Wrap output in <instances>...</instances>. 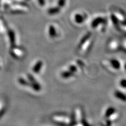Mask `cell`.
<instances>
[{
    "label": "cell",
    "instance_id": "obj_1",
    "mask_svg": "<svg viewBox=\"0 0 126 126\" xmlns=\"http://www.w3.org/2000/svg\"><path fill=\"white\" fill-rule=\"evenodd\" d=\"M115 95L116 97H119V99H120L121 100L126 101V96L125 94H124L123 93L119 92H116L115 93Z\"/></svg>",
    "mask_w": 126,
    "mask_h": 126
},
{
    "label": "cell",
    "instance_id": "obj_2",
    "mask_svg": "<svg viewBox=\"0 0 126 126\" xmlns=\"http://www.w3.org/2000/svg\"><path fill=\"white\" fill-rule=\"evenodd\" d=\"M42 67V63L38 62L36 64L33 68V71L35 72H38L40 70V68Z\"/></svg>",
    "mask_w": 126,
    "mask_h": 126
},
{
    "label": "cell",
    "instance_id": "obj_3",
    "mask_svg": "<svg viewBox=\"0 0 126 126\" xmlns=\"http://www.w3.org/2000/svg\"><path fill=\"white\" fill-rule=\"evenodd\" d=\"M9 36L11 37V44L12 45L14 44H15V36H14V33L12 32H9Z\"/></svg>",
    "mask_w": 126,
    "mask_h": 126
},
{
    "label": "cell",
    "instance_id": "obj_4",
    "mask_svg": "<svg viewBox=\"0 0 126 126\" xmlns=\"http://www.w3.org/2000/svg\"><path fill=\"white\" fill-rule=\"evenodd\" d=\"M111 61H111V63H113V66H114L115 68H119L120 67L119 63L116 60H111Z\"/></svg>",
    "mask_w": 126,
    "mask_h": 126
},
{
    "label": "cell",
    "instance_id": "obj_5",
    "mask_svg": "<svg viewBox=\"0 0 126 126\" xmlns=\"http://www.w3.org/2000/svg\"><path fill=\"white\" fill-rule=\"evenodd\" d=\"M121 86L124 88H126V80H122L120 82Z\"/></svg>",
    "mask_w": 126,
    "mask_h": 126
},
{
    "label": "cell",
    "instance_id": "obj_6",
    "mask_svg": "<svg viewBox=\"0 0 126 126\" xmlns=\"http://www.w3.org/2000/svg\"></svg>",
    "mask_w": 126,
    "mask_h": 126
}]
</instances>
